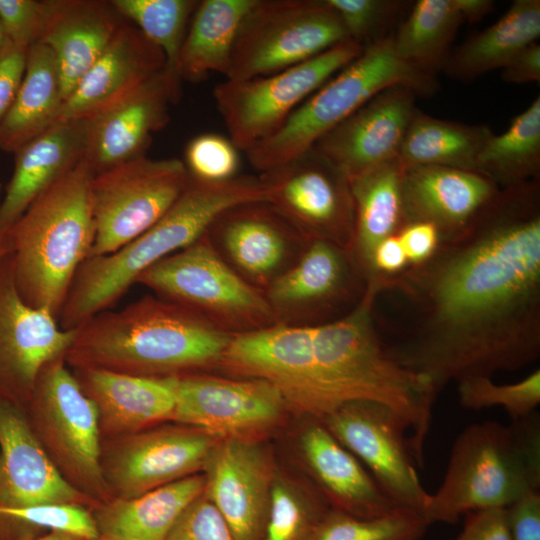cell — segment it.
<instances>
[{
	"label": "cell",
	"mask_w": 540,
	"mask_h": 540,
	"mask_svg": "<svg viewBox=\"0 0 540 540\" xmlns=\"http://www.w3.org/2000/svg\"><path fill=\"white\" fill-rule=\"evenodd\" d=\"M410 317L387 353L438 396L540 357V179L499 188L426 261L382 278Z\"/></svg>",
	"instance_id": "cell-1"
},
{
	"label": "cell",
	"mask_w": 540,
	"mask_h": 540,
	"mask_svg": "<svg viewBox=\"0 0 540 540\" xmlns=\"http://www.w3.org/2000/svg\"><path fill=\"white\" fill-rule=\"evenodd\" d=\"M380 282H368L361 300L343 316L312 326L314 375L324 417L358 400L384 404L404 421L418 467L437 398L429 382L395 361L374 323ZM323 417V418H324Z\"/></svg>",
	"instance_id": "cell-2"
},
{
	"label": "cell",
	"mask_w": 540,
	"mask_h": 540,
	"mask_svg": "<svg viewBox=\"0 0 540 540\" xmlns=\"http://www.w3.org/2000/svg\"><path fill=\"white\" fill-rule=\"evenodd\" d=\"M232 335L182 305L147 295L76 328L64 359L75 369L180 376L220 364Z\"/></svg>",
	"instance_id": "cell-3"
},
{
	"label": "cell",
	"mask_w": 540,
	"mask_h": 540,
	"mask_svg": "<svg viewBox=\"0 0 540 540\" xmlns=\"http://www.w3.org/2000/svg\"><path fill=\"white\" fill-rule=\"evenodd\" d=\"M266 197L259 176L237 175L207 182L189 175L180 196L151 228L116 251L87 258L81 264L58 316L59 326L76 329L108 310L140 274L198 240L224 211Z\"/></svg>",
	"instance_id": "cell-4"
},
{
	"label": "cell",
	"mask_w": 540,
	"mask_h": 540,
	"mask_svg": "<svg viewBox=\"0 0 540 540\" xmlns=\"http://www.w3.org/2000/svg\"><path fill=\"white\" fill-rule=\"evenodd\" d=\"M84 157L35 198L7 230L12 272L22 300L58 316L95 238L90 184Z\"/></svg>",
	"instance_id": "cell-5"
},
{
	"label": "cell",
	"mask_w": 540,
	"mask_h": 540,
	"mask_svg": "<svg viewBox=\"0 0 540 540\" xmlns=\"http://www.w3.org/2000/svg\"><path fill=\"white\" fill-rule=\"evenodd\" d=\"M540 492V421L535 412L508 425L475 422L456 437L446 473L429 494L424 519L453 524L467 513L508 508Z\"/></svg>",
	"instance_id": "cell-6"
},
{
	"label": "cell",
	"mask_w": 540,
	"mask_h": 540,
	"mask_svg": "<svg viewBox=\"0 0 540 540\" xmlns=\"http://www.w3.org/2000/svg\"><path fill=\"white\" fill-rule=\"evenodd\" d=\"M403 85L419 97L433 95L436 77L422 73L396 55L390 38L367 49L312 93L274 134L246 153L260 173L276 168L309 150L380 91Z\"/></svg>",
	"instance_id": "cell-7"
},
{
	"label": "cell",
	"mask_w": 540,
	"mask_h": 540,
	"mask_svg": "<svg viewBox=\"0 0 540 540\" xmlns=\"http://www.w3.org/2000/svg\"><path fill=\"white\" fill-rule=\"evenodd\" d=\"M135 283L231 334L276 323L263 291L223 259L207 233L145 270Z\"/></svg>",
	"instance_id": "cell-8"
},
{
	"label": "cell",
	"mask_w": 540,
	"mask_h": 540,
	"mask_svg": "<svg viewBox=\"0 0 540 540\" xmlns=\"http://www.w3.org/2000/svg\"><path fill=\"white\" fill-rule=\"evenodd\" d=\"M64 357L39 373L28 403L34 432L64 478L96 507L112 500L101 466L100 422Z\"/></svg>",
	"instance_id": "cell-9"
},
{
	"label": "cell",
	"mask_w": 540,
	"mask_h": 540,
	"mask_svg": "<svg viewBox=\"0 0 540 540\" xmlns=\"http://www.w3.org/2000/svg\"><path fill=\"white\" fill-rule=\"evenodd\" d=\"M349 40L327 0H254L239 26L228 80L273 74Z\"/></svg>",
	"instance_id": "cell-10"
},
{
	"label": "cell",
	"mask_w": 540,
	"mask_h": 540,
	"mask_svg": "<svg viewBox=\"0 0 540 540\" xmlns=\"http://www.w3.org/2000/svg\"><path fill=\"white\" fill-rule=\"evenodd\" d=\"M363 49L345 40L288 69L245 80L225 79L213 89L229 139L247 152L279 130L290 115Z\"/></svg>",
	"instance_id": "cell-11"
},
{
	"label": "cell",
	"mask_w": 540,
	"mask_h": 540,
	"mask_svg": "<svg viewBox=\"0 0 540 540\" xmlns=\"http://www.w3.org/2000/svg\"><path fill=\"white\" fill-rule=\"evenodd\" d=\"M188 180L182 160L146 155L94 174L90 196L95 238L88 258L112 253L151 228Z\"/></svg>",
	"instance_id": "cell-12"
},
{
	"label": "cell",
	"mask_w": 540,
	"mask_h": 540,
	"mask_svg": "<svg viewBox=\"0 0 540 540\" xmlns=\"http://www.w3.org/2000/svg\"><path fill=\"white\" fill-rule=\"evenodd\" d=\"M367 285L349 249L309 239L296 260L263 293L276 323L316 326L355 307Z\"/></svg>",
	"instance_id": "cell-13"
},
{
	"label": "cell",
	"mask_w": 540,
	"mask_h": 540,
	"mask_svg": "<svg viewBox=\"0 0 540 540\" xmlns=\"http://www.w3.org/2000/svg\"><path fill=\"white\" fill-rule=\"evenodd\" d=\"M321 421L399 508L423 516L429 493L416 470L408 428L394 410L374 401H351Z\"/></svg>",
	"instance_id": "cell-14"
},
{
	"label": "cell",
	"mask_w": 540,
	"mask_h": 540,
	"mask_svg": "<svg viewBox=\"0 0 540 540\" xmlns=\"http://www.w3.org/2000/svg\"><path fill=\"white\" fill-rule=\"evenodd\" d=\"M270 203L308 239L350 250L354 199L349 178L315 148L260 174Z\"/></svg>",
	"instance_id": "cell-15"
},
{
	"label": "cell",
	"mask_w": 540,
	"mask_h": 540,
	"mask_svg": "<svg viewBox=\"0 0 540 540\" xmlns=\"http://www.w3.org/2000/svg\"><path fill=\"white\" fill-rule=\"evenodd\" d=\"M170 378L171 420L216 439H255L275 427L288 408L280 392L263 380L193 373Z\"/></svg>",
	"instance_id": "cell-16"
},
{
	"label": "cell",
	"mask_w": 540,
	"mask_h": 540,
	"mask_svg": "<svg viewBox=\"0 0 540 540\" xmlns=\"http://www.w3.org/2000/svg\"><path fill=\"white\" fill-rule=\"evenodd\" d=\"M220 365L245 378L271 384L288 408L323 418L314 375L312 326L274 323L233 334Z\"/></svg>",
	"instance_id": "cell-17"
},
{
	"label": "cell",
	"mask_w": 540,
	"mask_h": 540,
	"mask_svg": "<svg viewBox=\"0 0 540 540\" xmlns=\"http://www.w3.org/2000/svg\"><path fill=\"white\" fill-rule=\"evenodd\" d=\"M121 437L101 455L109 491L119 499L137 497L203 470L218 440L189 426L141 430Z\"/></svg>",
	"instance_id": "cell-18"
},
{
	"label": "cell",
	"mask_w": 540,
	"mask_h": 540,
	"mask_svg": "<svg viewBox=\"0 0 540 540\" xmlns=\"http://www.w3.org/2000/svg\"><path fill=\"white\" fill-rule=\"evenodd\" d=\"M76 329H62L44 309L26 304L15 286L11 253L0 262V395L28 403L41 370L64 357Z\"/></svg>",
	"instance_id": "cell-19"
},
{
	"label": "cell",
	"mask_w": 540,
	"mask_h": 540,
	"mask_svg": "<svg viewBox=\"0 0 540 540\" xmlns=\"http://www.w3.org/2000/svg\"><path fill=\"white\" fill-rule=\"evenodd\" d=\"M204 494L235 540H263L276 470L256 439H218L204 464Z\"/></svg>",
	"instance_id": "cell-20"
},
{
	"label": "cell",
	"mask_w": 540,
	"mask_h": 540,
	"mask_svg": "<svg viewBox=\"0 0 540 540\" xmlns=\"http://www.w3.org/2000/svg\"><path fill=\"white\" fill-rule=\"evenodd\" d=\"M181 82L165 67L130 93L84 119V159L94 174L144 156L154 133L169 122Z\"/></svg>",
	"instance_id": "cell-21"
},
{
	"label": "cell",
	"mask_w": 540,
	"mask_h": 540,
	"mask_svg": "<svg viewBox=\"0 0 540 540\" xmlns=\"http://www.w3.org/2000/svg\"><path fill=\"white\" fill-rule=\"evenodd\" d=\"M207 234L223 259L263 292L296 260L309 240L267 201L227 209Z\"/></svg>",
	"instance_id": "cell-22"
},
{
	"label": "cell",
	"mask_w": 540,
	"mask_h": 540,
	"mask_svg": "<svg viewBox=\"0 0 540 540\" xmlns=\"http://www.w3.org/2000/svg\"><path fill=\"white\" fill-rule=\"evenodd\" d=\"M418 94L410 87H388L360 106L314 145L351 181L398 159Z\"/></svg>",
	"instance_id": "cell-23"
},
{
	"label": "cell",
	"mask_w": 540,
	"mask_h": 540,
	"mask_svg": "<svg viewBox=\"0 0 540 540\" xmlns=\"http://www.w3.org/2000/svg\"><path fill=\"white\" fill-rule=\"evenodd\" d=\"M42 504L92 501L60 473L20 404L0 395V509Z\"/></svg>",
	"instance_id": "cell-24"
},
{
	"label": "cell",
	"mask_w": 540,
	"mask_h": 540,
	"mask_svg": "<svg viewBox=\"0 0 540 540\" xmlns=\"http://www.w3.org/2000/svg\"><path fill=\"white\" fill-rule=\"evenodd\" d=\"M165 67L161 50L136 26L123 21L106 49L62 103L55 123L87 119Z\"/></svg>",
	"instance_id": "cell-25"
},
{
	"label": "cell",
	"mask_w": 540,
	"mask_h": 540,
	"mask_svg": "<svg viewBox=\"0 0 540 540\" xmlns=\"http://www.w3.org/2000/svg\"><path fill=\"white\" fill-rule=\"evenodd\" d=\"M498 190L495 183L476 171L440 166L404 167L403 225L428 222L438 229L441 240L451 238L467 227Z\"/></svg>",
	"instance_id": "cell-26"
},
{
	"label": "cell",
	"mask_w": 540,
	"mask_h": 540,
	"mask_svg": "<svg viewBox=\"0 0 540 540\" xmlns=\"http://www.w3.org/2000/svg\"><path fill=\"white\" fill-rule=\"evenodd\" d=\"M299 448L331 508L360 518L401 509L320 419L309 417L299 435Z\"/></svg>",
	"instance_id": "cell-27"
},
{
	"label": "cell",
	"mask_w": 540,
	"mask_h": 540,
	"mask_svg": "<svg viewBox=\"0 0 540 540\" xmlns=\"http://www.w3.org/2000/svg\"><path fill=\"white\" fill-rule=\"evenodd\" d=\"M123 20L110 1L51 0L38 42L55 56L63 102L106 49Z\"/></svg>",
	"instance_id": "cell-28"
},
{
	"label": "cell",
	"mask_w": 540,
	"mask_h": 540,
	"mask_svg": "<svg viewBox=\"0 0 540 540\" xmlns=\"http://www.w3.org/2000/svg\"><path fill=\"white\" fill-rule=\"evenodd\" d=\"M74 375L95 403L100 430L124 436L171 419L175 395L170 377L153 378L100 368H76Z\"/></svg>",
	"instance_id": "cell-29"
},
{
	"label": "cell",
	"mask_w": 540,
	"mask_h": 540,
	"mask_svg": "<svg viewBox=\"0 0 540 540\" xmlns=\"http://www.w3.org/2000/svg\"><path fill=\"white\" fill-rule=\"evenodd\" d=\"M84 153V120L56 122L15 152L14 171L0 201V228L7 231Z\"/></svg>",
	"instance_id": "cell-30"
},
{
	"label": "cell",
	"mask_w": 540,
	"mask_h": 540,
	"mask_svg": "<svg viewBox=\"0 0 540 540\" xmlns=\"http://www.w3.org/2000/svg\"><path fill=\"white\" fill-rule=\"evenodd\" d=\"M204 489V476L193 474L134 498H114L91 511L101 535L116 540H165Z\"/></svg>",
	"instance_id": "cell-31"
},
{
	"label": "cell",
	"mask_w": 540,
	"mask_h": 540,
	"mask_svg": "<svg viewBox=\"0 0 540 540\" xmlns=\"http://www.w3.org/2000/svg\"><path fill=\"white\" fill-rule=\"evenodd\" d=\"M404 167L398 159L352 179L354 229L350 252L367 283L372 281L376 247L403 226L402 181Z\"/></svg>",
	"instance_id": "cell-32"
},
{
	"label": "cell",
	"mask_w": 540,
	"mask_h": 540,
	"mask_svg": "<svg viewBox=\"0 0 540 540\" xmlns=\"http://www.w3.org/2000/svg\"><path fill=\"white\" fill-rule=\"evenodd\" d=\"M540 36V1L514 0L494 24L453 47L442 73L470 82L502 69L522 48Z\"/></svg>",
	"instance_id": "cell-33"
},
{
	"label": "cell",
	"mask_w": 540,
	"mask_h": 540,
	"mask_svg": "<svg viewBox=\"0 0 540 540\" xmlns=\"http://www.w3.org/2000/svg\"><path fill=\"white\" fill-rule=\"evenodd\" d=\"M63 103L56 59L37 42L28 48L17 95L0 125V150L15 153L55 123Z\"/></svg>",
	"instance_id": "cell-34"
},
{
	"label": "cell",
	"mask_w": 540,
	"mask_h": 540,
	"mask_svg": "<svg viewBox=\"0 0 540 540\" xmlns=\"http://www.w3.org/2000/svg\"><path fill=\"white\" fill-rule=\"evenodd\" d=\"M253 2L199 1L178 58L180 81L196 82L213 72L226 76L239 26Z\"/></svg>",
	"instance_id": "cell-35"
},
{
	"label": "cell",
	"mask_w": 540,
	"mask_h": 540,
	"mask_svg": "<svg viewBox=\"0 0 540 540\" xmlns=\"http://www.w3.org/2000/svg\"><path fill=\"white\" fill-rule=\"evenodd\" d=\"M493 134L486 124L440 119L417 109L398 160L405 168L440 166L475 171L478 156Z\"/></svg>",
	"instance_id": "cell-36"
},
{
	"label": "cell",
	"mask_w": 540,
	"mask_h": 540,
	"mask_svg": "<svg viewBox=\"0 0 540 540\" xmlns=\"http://www.w3.org/2000/svg\"><path fill=\"white\" fill-rule=\"evenodd\" d=\"M463 21L453 0H418L396 30L393 47L404 63L437 77Z\"/></svg>",
	"instance_id": "cell-37"
},
{
	"label": "cell",
	"mask_w": 540,
	"mask_h": 540,
	"mask_svg": "<svg viewBox=\"0 0 540 540\" xmlns=\"http://www.w3.org/2000/svg\"><path fill=\"white\" fill-rule=\"evenodd\" d=\"M475 171L499 188L540 179V97L518 114L506 131L493 134L481 150Z\"/></svg>",
	"instance_id": "cell-38"
},
{
	"label": "cell",
	"mask_w": 540,
	"mask_h": 540,
	"mask_svg": "<svg viewBox=\"0 0 540 540\" xmlns=\"http://www.w3.org/2000/svg\"><path fill=\"white\" fill-rule=\"evenodd\" d=\"M330 509L319 491L276 472L263 540H315Z\"/></svg>",
	"instance_id": "cell-39"
},
{
	"label": "cell",
	"mask_w": 540,
	"mask_h": 540,
	"mask_svg": "<svg viewBox=\"0 0 540 540\" xmlns=\"http://www.w3.org/2000/svg\"><path fill=\"white\" fill-rule=\"evenodd\" d=\"M115 11L136 26L157 46L166 67L179 80L176 68L189 20L199 3L195 0H112ZM180 81V80H179ZM181 82V81H180Z\"/></svg>",
	"instance_id": "cell-40"
},
{
	"label": "cell",
	"mask_w": 540,
	"mask_h": 540,
	"mask_svg": "<svg viewBox=\"0 0 540 540\" xmlns=\"http://www.w3.org/2000/svg\"><path fill=\"white\" fill-rule=\"evenodd\" d=\"M429 524L404 509L375 518H360L331 508L315 540H422Z\"/></svg>",
	"instance_id": "cell-41"
},
{
	"label": "cell",
	"mask_w": 540,
	"mask_h": 540,
	"mask_svg": "<svg viewBox=\"0 0 540 540\" xmlns=\"http://www.w3.org/2000/svg\"><path fill=\"white\" fill-rule=\"evenodd\" d=\"M338 14L347 38L363 50L392 38L413 1L327 0Z\"/></svg>",
	"instance_id": "cell-42"
},
{
	"label": "cell",
	"mask_w": 540,
	"mask_h": 540,
	"mask_svg": "<svg viewBox=\"0 0 540 540\" xmlns=\"http://www.w3.org/2000/svg\"><path fill=\"white\" fill-rule=\"evenodd\" d=\"M457 385L459 402L463 408L481 410L502 407L511 421L531 415L540 403L539 369L511 384L494 383L492 377L473 376L460 380Z\"/></svg>",
	"instance_id": "cell-43"
},
{
	"label": "cell",
	"mask_w": 540,
	"mask_h": 540,
	"mask_svg": "<svg viewBox=\"0 0 540 540\" xmlns=\"http://www.w3.org/2000/svg\"><path fill=\"white\" fill-rule=\"evenodd\" d=\"M238 151L229 138L204 133L188 142L183 162L191 177L222 182L237 176L240 165Z\"/></svg>",
	"instance_id": "cell-44"
},
{
	"label": "cell",
	"mask_w": 540,
	"mask_h": 540,
	"mask_svg": "<svg viewBox=\"0 0 540 540\" xmlns=\"http://www.w3.org/2000/svg\"><path fill=\"white\" fill-rule=\"evenodd\" d=\"M165 540L235 539L218 509L203 492L182 512Z\"/></svg>",
	"instance_id": "cell-45"
},
{
	"label": "cell",
	"mask_w": 540,
	"mask_h": 540,
	"mask_svg": "<svg viewBox=\"0 0 540 540\" xmlns=\"http://www.w3.org/2000/svg\"><path fill=\"white\" fill-rule=\"evenodd\" d=\"M50 2L39 0H0V24L5 38L29 48L40 40Z\"/></svg>",
	"instance_id": "cell-46"
},
{
	"label": "cell",
	"mask_w": 540,
	"mask_h": 540,
	"mask_svg": "<svg viewBox=\"0 0 540 540\" xmlns=\"http://www.w3.org/2000/svg\"><path fill=\"white\" fill-rule=\"evenodd\" d=\"M28 48L6 39L0 47V125L22 82Z\"/></svg>",
	"instance_id": "cell-47"
},
{
	"label": "cell",
	"mask_w": 540,
	"mask_h": 540,
	"mask_svg": "<svg viewBox=\"0 0 540 540\" xmlns=\"http://www.w3.org/2000/svg\"><path fill=\"white\" fill-rule=\"evenodd\" d=\"M452 540H512L506 508L467 513L463 529Z\"/></svg>",
	"instance_id": "cell-48"
},
{
	"label": "cell",
	"mask_w": 540,
	"mask_h": 540,
	"mask_svg": "<svg viewBox=\"0 0 540 540\" xmlns=\"http://www.w3.org/2000/svg\"><path fill=\"white\" fill-rule=\"evenodd\" d=\"M396 235L403 246L409 265L429 259L441 242L440 232L428 222L405 223Z\"/></svg>",
	"instance_id": "cell-49"
},
{
	"label": "cell",
	"mask_w": 540,
	"mask_h": 540,
	"mask_svg": "<svg viewBox=\"0 0 540 540\" xmlns=\"http://www.w3.org/2000/svg\"><path fill=\"white\" fill-rule=\"evenodd\" d=\"M506 510L512 540H540V492L523 496Z\"/></svg>",
	"instance_id": "cell-50"
},
{
	"label": "cell",
	"mask_w": 540,
	"mask_h": 540,
	"mask_svg": "<svg viewBox=\"0 0 540 540\" xmlns=\"http://www.w3.org/2000/svg\"><path fill=\"white\" fill-rule=\"evenodd\" d=\"M501 78L513 84L540 82V45L533 42L518 51L501 69Z\"/></svg>",
	"instance_id": "cell-51"
},
{
	"label": "cell",
	"mask_w": 540,
	"mask_h": 540,
	"mask_svg": "<svg viewBox=\"0 0 540 540\" xmlns=\"http://www.w3.org/2000/svg\"><path fill=\"white\" fill-rule=\"evenodd\" d=\"M408 265L407 256L398 236H390L383 240L374 251L372 258V281H380L381 278L398 274Z\"/></svg>",
	"instance_id": "cell-52"
},
{
	"label": "cell",
	"mask_w": 540,
	"mask_h": 540,
	"mask_svg": "<svg viewBox=\"0 0 540 540\" xmlns=\"http://www.w3.org/2000/svg\"><path fill=\"white\" fill-rule=\"evenodd\" d=\"M463 23L475 24L488 16L495 8L492 0H453Z\"/></svg>",
	"instance_id": "cell-53"
},
{
	"label": "cell",
	"mask_w": 540,
	"mask_h": 540,
	"mask_svg": "<svg viewBox=\"0 0 540 540\" xmlns=\"http://www.w3.org/2000/svg\"><path fill=\"white\" fill-rule=\"evenodd\" d=\"M33 540H86V539L72 535V534L64 533V532L52 531V532L45 533Z\"/></svg>",
	"instance_id": "cell-54"
},
{
	"label": "cell",
	"mask_w": 540,
	"mask_h": 540,
	"mask_svg": "<svg viewBox=\"0 0 540 540\" xmlns=\"http://www.w3.org/2000/svg\"><path fill=\"white\" fill-rule=\"evenodd\" d=\"M1 201V194H0ZM11 253L8 232L0 228V262Z\"/></svg>",
	"instance_id": "cell-55"
},
{
	"label": "cell",
	"mask_w": 540,
	"mask_h": 540,
	"mask_svg": "<svg viewBox=\"0 0 540 540\" xmlns=\"http://www.w3.org/2000/svg\"><path fill=\"white\" fill-rule=\"evenodd\" d=\"M92 540H116V539H114L112 537H109V536L99 534L98 537H96V538H94Z\"/></svg>",
	"instance_id": "cell-56"
},
{
	"label": "cell",
	"mask_w": 540,
	"mask_h": 540,
	"mask_svg": "<svg viewBox=\"0 0 540 540\" xmlns=\"http://www.w3.org/2000/svg\"><path fill=\"white\" fill-rule=\"evenodd\" d=\"M4 40H5V35H4V32H3L2 26L0 24V47H1L2 43L4 42Z\"/></svg>",
	"instance_id": "cell-57"
},
{
	"label": "cell",
	"mask_w": 540,
	"mask_h": 540,
	"mask_svg": "<svg viewBox=\"0 0 540 540\" xmlns=\"http://www.w3.org/2000/svg\"><path fill=\"white\" fill-rule=\"evenodd\" d=\"M2 191H3V186H2V183L0 182V194H2Z\"/></svg>",
	"instance_id": "cell-58"
}]
</instances>
